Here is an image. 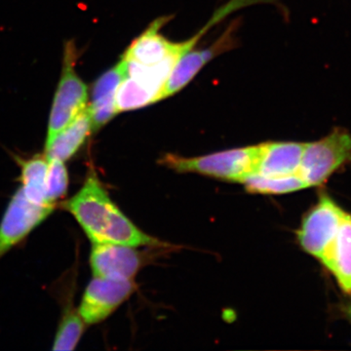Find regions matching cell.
Listing matches in <instances>:
<instances>
[{
    "label": "cell",
    "mask_w": 351,
    "mask_h": 351,
    "mask_svg": "<svg viewBox=\"0 0 351 351\" xmlns=\"http://www.w3.org/2000/svg\"><path fill=\"white\" fill-rule=\"evenodd\" d=\"M64 208L75 217L93 244L113 243L131 247L158 244L120 211L95 171L88 174L82 188L66 201Z\"/></svg>",
    "instance_id": "6da1fadb"
},
{
    "label": "cell",
    "mask_w": 351,
    "mask_h": 351,
    "mask_svg": "<svg viewBox=\"0 0 351 351\" xmlns=\"http://www.w3.org/2000/svg\"><path fill=\"white\" fill-rule=\"evenodd\" d=\"M258 152L260 145L191 158L167 154L162 163L177 172L197 173L223 181L243 182L249 176L255 174Z\"/></svg>",
    "instance_id": "7a4b0ae2"
},
{
    "label": "cell",
    "mask_w": 351,
    "mask_h": 351,
    "mask_svg": "<svg viewBox=\"0 0 351 351\" xmlns=\"http://www.w3.org/2000/svg\"><path fill=\"white\" fill-rule=\"evenodd\" d=\"M351 166V133L335 128L326 137L306 143L299 174L308 188L326 184L332 175Z\"/></svg>",
    "instance_id": "3957f363"
},
{
    "label": "cell",
    "mask_w": 351,
    "mask_h": 351,
    "mask_svg": "<svg viewBox=\"0 0 351 351\" xmlns=\"http://www.w3.org/2000/svg\"><path fill=\"white\" fill-rule=\"evenodd\" d=\"M75 46H66L64 69L55 93L48 123L47 140L68 126L87 108V87L75 71Z\"/></svg>",
    "instance_id": "277c9868"
},
{
    "label": "cell",
    "mask_w": 351,
    "mask_h": 351,
    "mask_svg": "<svg viewBox=\"0 0 351 351\" xmlns=\"http://www.w3.org/2000/svg\"><path fill=\"white\" fill-rule=\"evenodd\" d=\"M345 212L329 195L321 193L317 202L304 214L297 230L298 243L302 250L318 260Z\"/></svg>",
    "instance_id": "5b68a950"
},
{
    "label": "cell",
    "mask_w": 351,
    "mask_h": 351,
    "mask_svg": "<svg viewBox=\"0 0 351 351\" xmlns=\"http://www.w3.org/2000/svg\"><path fill=\"white\" fill-rule=\"evenodd\" d=\"M54 209L34 204L22 189H18L0 223V258L45 221Z\"/></svg>",
    "instance_id": "8992f818"
},
{
    "label": "cell",
    "mask_w": 351,
    "mask_h": 351,
    "mask_svg": "<svg viewBox=\"0 0 351 351\" xmlns=\"http://www.w3.org/2000/svg\"><path fill=\"white\" fill-rule=\"evenodd\" d=\"M133 280H113L94 276L83 295L80 311L86 324L104 321L135 291Z\"/></svg>",
    "instance_id": "52a82bcc"
},
{
    "label": "cell",
    "mask_w": 351,
    "mask_h": 351,
    "mask_svg": "<svg viewBox=\"0 0 351 351\" xmlns=\"http://www.w3.org/2000/svg\"><path fill=\"white\" fill-rule=\"evenodd\" d=\"M166 21V18H160L152 23L144 34L133 41L122 58L126 61L142 66H154L170 57L180 59L184 53L193 49L202 32L184 43H172L159 34V29L165 24Z\"/></svg>",
    "instance_id": "ba28073f"
},
{
    "label": "cell",
    "mask_w": 351,
    "mask_h": 351,
    "mask_svg": "<svg viewBox=\"0 0 351 351\" xmlns=\"http://www.w3.org/2000/svg\"><path fill=\"white\" fill-rule=\"evenodd\" d=\"M136 247L113 243L93 244L90 265L94 276L113 280H133L144 263Z\"/></svg>",
    "instance_id": "9c48e42d"
},
{
    "label": "cell",
    "mask_w": 351,
    "mask_h": 351,
    "mask_svg": "<svg viewBox=\"0 0 351 351\" xmlns=\"http://www.w3.org/2000/svg\"><path fill=\"white\" fill-rule=\"evenodd\" d=\"M345 294L351 297V213L345 212L338 228L318 258Z\"/></svg>",
    "instance_id": "30bf717a"
},
{
    "label": "cell",
    "mask_w": 351,
    "mask_h": 351,
    "mask_svg": "<svg viewBox=\"0 0 351 351\" xmlns=\"http://www.w3.org/2000/svg\"><path fill=\"white\" fill-rule=\"evenodd\" d=\"M304 145L306 143L297 142H269L261 144L255 174L265 177L300 176Z\"/></svg>",
    "instance_id": "8fae6325"
},
{
    "label": "cell",
    "mask_w": 351,
    "mask_h": 351,
    "mask_svg": "<svg viewBox=\"0 0 351 351\" xmlns=\"http://www.w3.org/2000/svg\"><path fill=\"white\" fill-rule=\"evenodd\" d=\"M233 38L230 32H226L213 45L206 49L191 51L184 53L175 64L172 73L164 88L163 99L172 96L182 90L200 71L217 55L225 52L232 46Z\"/></svg>",
    "instance_id": "7c38bea8"
},
{
    "label": "cell",
    "mask_w": 351,
    "mask_h": 351,
    "mask_svg": "<svg viewBox=\"0 0 351 351\" xmlns=\"http://www.w3.org/2000/svg\"><path fill=\"white\" fill-rule=\"evenodd\" d=\"M125 77V64L123 60L95 82L92 92V103L88 107L92 126L98 130L106 125L110 119L117 114L115 108V95L120 83Z\"/></svg>",
    "instance_id": "4fadbf2b"
},
{
    "label": "cell",
    "mask_w": 351,
    "mask_h": 351,
    "mask_svg": "<svg viewBox=\"0 0 351 351\" xmlns=\"http://www.w3.org/2000/svg\"><path fill=\"white\" fill-rule=\"evenodd\" d=\"M92 131L93 126L87 107L63 130L46 141V157L47 159H60L64 162L69 160L82 147Z\"/></svg>",
    "instance_id": "5bb4252c"
},
{
    "label": "cell",
    "mask_w": 351,
    "mask_h": 351,
    "mask_svg": "<svg viewBox=\"0 0 351 351\" xmlns=\"http://www.w3.org/2000/svg\"><path fill=\"white\" fill-rule=\"evenodd\" d=\"M21 167V189L25 197L39 206L54 207L46 200L45 186L48 159L45 154L36 156L27 160L22 161Z\"/></svg>",
    "instance_id": "9a60e30c"
},
{
    "label": "cell",
    "mask_w": 351,
    "mask_h": 351,
    "mask_svg": "<svg viewBox=\"0 0 351 351\" xmlns=\"http://www.w3.org/2000/svg\"><path fill=\"white\" fill-rule=\"evenodd\" d=\"M245 189L251 193L265 195H281L308 189L299 175L287 177H265L258 174L249 176L244 180Z\"/></svg>",
    "instance_id": "2e32d148"
},
{
    "label": "cell",
    "mask_w": 351,
    "mask_h": 351,
    "mask_svg": "<svg viewBox=\"0 0 351 351\" xmlns=\"http://www.w3.org/2000/svg\"><path fill=\"white\" fill-rule=\"evenodd\" d=\"M156 101L158 98L152 90L129 76L123 78L115 95L117 113L138 110Z\"/></svg>",
    "instance_id": "e0dca14e"
},
{
    "label": "cell",
    "mask_w": 351,
    "mask_h": 351,
    "mask_svg": "<svg viewBox=\"0 0 351 351\" xmlns=\"http://www.w3.org/2000/svg\"><path fill=\"white\" fill-rule=\"evenodd\" d=\"M85 324L80 311H75L71 304L69 306L56 332L53 350H75L82 339Z\"/></svg>",
    "instance_id": "ac0fdd59"
},
{
    "label": "cell",
    "mask_w": 351,
    "mask_h": 351,
    "mask_svg": "<svg viewBox=\"0 0 351 351\" xmlns=\"http://www.w3.org/2000/svg\"><path fill=\"white\" fill-rule=\"evenodd\" d=\"M69 174L64 161L60 159H48L46 176V200L55 207L58 201L63 199L68 193Z\"/></svg>",
    "instance_id": "d6986e66"
}]
</instances>
